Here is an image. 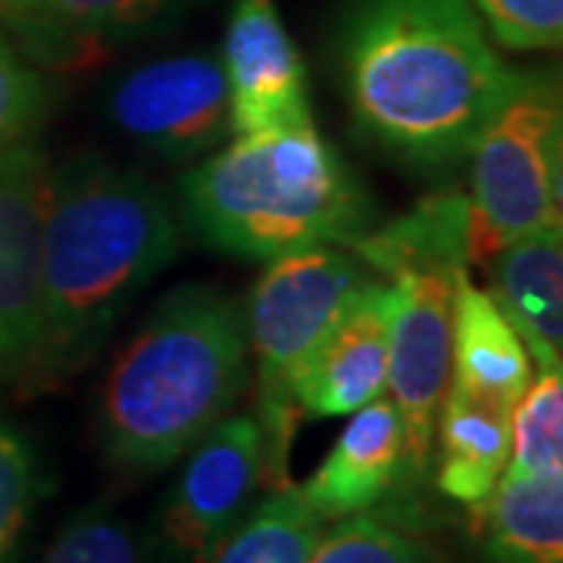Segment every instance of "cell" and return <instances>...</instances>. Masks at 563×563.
<instances>
[{
    "label": "cell",
    "mask_w": 563,
    "mask_h": 563,
    "mask_svg": "<svg viewBox=\"0 0 563 563\" xmlns=\"http://www.w3.org/2000/svg\"><path fill=\"white\" fill-rule=\"evenodd\" d=\"M476 507L485 563L563 561V476L504 473Z\"/></svg>",
    "instance_id": "cell-18"
},
{
    "label": "cell",
    "mask_w": 563,
    "mask_h": 563,
    "mask_svg": "<svg viewBox=\"0 0 563 563\" xmlns=\"http://www.w3.org/2000/svg\"><path fill=\"white\" fill-rule=\"evenodd\" d=\"M307 563H442L429 544L376 517H344L322 529Z\"/></svg>",
    "instance_id": "cell-22"
},
{
    "label": "cell",
    "mask_w": 563,
    "mask_h": 563,
    "mask_svg": "<svg viewBox=\"0 0 563 563\" xmlns=\"http://www.w3.org/2000/svg\"><path fill=\"white\" fill-rule=\"evenodd\" d=\"M107 113L125 139L166 163H198L232 135L220 57L181 54L125 73Z\"/></svg>",
    "instance_id": "cell-9"
},
{
    "label": "cell",
    "mask_w": 563,
    "mask_h": 563,
    "mask_svg": "<svg viewBox=\"0 0 563 563\" xmlns=\"http://www.w3.org/2000/svg\"><path fill=\"white\" fill-rule=\"evenodd\" d=\"M492 301L523 339L536 369L561 366L563 354V232L548 225L507 242L488 261Z\"/></svg>",
    "instance_id": "cell-15"
},
{
    "label": "cell",
    "mask_w": 563,
    "mask_h": 563,
    "mask_svg": "<svg viewBox=\"0 0 563 563\" xmlns=\"http://www.w3.org/2000/svg\"><path fill=\"white\" fill-rule=\"evenodd\" d=\"M220 63L235 139L313 125L307 66L276 0H235Z\"/></svg>",
    "instance_id": "cell-11"
},
{
    "label": "cell",
    "mask_w": 563,
    "mask_h": 563,
    "mask_svg": "<svg viewBox=\"0 0 563 563\" xmlns=\"http://www.w3.org/2000/svg\"><path fill=\"white\" fill-rule=\"evenodd\" d=\"M510 461V417L448 388L435 426L432 463L439 492L461 504L485 501Z\"/></svg>",
    "instance_id": "cell-19"
},
{
    "label": "cell",
    "mask_w": 563,
    "mask_h": 563,
    "mask_svg": "<svg viewBox=\"0 0 563 563\" xmlns=\"http://www.w3.org/2000/svg\"><path fill=\"white\" fill-rule=\"evenodd\" d=\"M47 107L51 101L41 76L0 35V157L35 141Z\"/></svg>",
    "instance_id": "cell-25"
},
{
    "label": "cell",
    "mask_w": 563,
    "mask_h": 563,
    "mask_svg": "<svg viewBox=\"0 0 563 563\" xmlns=\"http://www.w3.org/2000/svg\"><path fill=\"white\" fill-rule=\"evenodd\" d=\"M44 563H147V554L135 526L107 504H88L63 523Z\"/></svg>",
    "instance_id": "cell-23"
},
{
    "label": "cell",
    "mask_w": 563,
    "mask_h": 563,
    "mask_svg": "<svg viewBox=\"0 0 563 563\" xmlns=\"http://www.w3.org/2000/svg\"><path fill=\"white\" fill-rule=\"evenodd\" d=\"M181 461L144 544L147 563H207L242 523L263 485L261 422L229 413Z\"/></svg>",
    "instance_id": "cell-7"
},
{
    "label": "cell",
    "mask_w": 563,
    "mask_h": 563,
    "mask_svg": "<svg viewBox=\"0 0 563 563\" xmlns=\"http://www.w3.org/2000/svg\"><path fill=\"white\" fill-rule=\"evenodd\" d=\"M514 476H563V376L548 366L532 376L510 413V461Z\"/></svg>",
    "instance_id": "cell-21"
},
{
    "label": "cell",
    "mask_w": 563,
    "mask_h": 563,
    "mask_svg": "<svg viewBox=\"0 0 563 563\" xmlns=\"http://www.w3.org/2000/svg\"><path fill=\"white\" fill-rule=\"evenodd\" d=\"M322 529L298 485L269 488L207 563H307Z\"/></svg>",
    "instance_id": "cell-20"
},
{
    "label": "cell",
    "mask_w": 563,
    "mask_h": 563,
    "mask_svg": "<svg viewBox=\"0 0 563 563\" xmlns=\"http://www.w3.org/2000/svg\"><path fill=\"white\" fill-rule=\"evenodd\" d=\"M488 38L507 51H558L563 0H470Z\"/></svg>",
    "instance_id": "cell-26"
},
{
    "label": "cell",
    "mask_w": 563,
    "mask_h": 563,
    "mask_svg": "<svg viewBox=\"0 0 563 563\" xmlns=\"http://www.w3.org/2000/svg\"><path fill=\"white\" fill-rule=\"evenodd\" d=\"M247 385L242 307L203 282L166 291L103 379L98 422L107 461L129 473L169 470L235 413Z\"/></svg>",
    "instance_id": "cell-3"
},
{
    "label": "cell",
    "mask_w": 563,
    "mask_h": 563,
    "mask_svg": "<svg viewBox=\"0 0 563 563\" xmlns=\"http://www.w3.org/2000/svg\"><path fill=\"white\" fill-rule=\"evenodd\" d=\"M13 3H16V0H0V13H7V10H10Z\"/></svg>",
    "instance_id": "cell-27"
},
{
    "label": "cell",
    "mask_w": 563,
    "mask_h": 563,
    "mask_svg": "<svg viewBox=\"0 0 563 563\" xmlns=\"http://www.w3.org/2000/svg\"><path fill=\"white\" fill-rule=\"evenodd\" d=\"M373 273L347 247H310L266 263L251 291L244 325L251 347V376L257 383V422L263 429V485L285 488L291 442L301 422L295 401L298 373L322 332Z\"/></svg>",
    "instance_id": "cell-5"
},
{
    "label": "cell",
    "mask_w": 563,
    "mask_h": 563,
    "mask_svg": "<svg viewBox=\"0 0 563 563\" xmlns=\"http://www.w3.org/2000/svg\"><path fill=\"white\" fill-rule=\"evenodd\" d=\"M41 492L38 461L10 422L0 420V563H13Z\"/></svg>",
    "instance_id": "cell-24"
},
{
    "label": "cell",
    "mask_w": 563,
    "mask_h": 563,
    "mask_svg": "<svg viewBox=\"0 0 563 563\" xmlns=\"http://www.w3.org/2000/svg\"><path fill=\"white\" fill-rule=\"evenodd\" d=\"M335 54L357 132L417 169L470 157L520 79L470 0H344Z\"/></svg>",
    "instance_id": "cell-1"
},
{
    "label": "cell",
    "mask_w": 563,
    "mask_h": 563,
    "mask_svg": "<svg viewBox=\"0 0 563 563\" xmlns=\"http://www.w3.org/2000/svg\"><path fill=\"white\" fill-rule=\"evenodd\" d=\"M395 303L398 288L388 279L366 282L347 301L298 373L295 401L301 407V417H351L383 398Z\"/></svg>",
    "instance_id": "cell-12"
},
{
    "label": "cell",
    "mask_w": 563,
    "mask_h": 563,
    "mask_svg": "<svg viewBox=\"0 0 563 563\" xmlns=\"http://www.w3.org/2000/svg\"><path fill=\"white\" fill-rule=\"evenodd\" d=\"M354 257L385 279L404 273H470L473 266V207L461 191L420 201L398 220L379 222L351 247Z\"/></svg>",
    "instance_id": "cell-16"
},
{
    "label": "cell",
    "mask_w": 563,
    "mask_h": 563,
    "mask_svg": "<svg viewBox=\"0 0 563 563\" xmlns=\"http://www.w3.org/2000/svg\"><path fill=\"white\" fill-rule=\"evenodd\" d=\"M401 479L404 422L383 395L351 413L325 461L298 492L322 523H335L373 510Z\"/></svg>",
    "instance_id": "cell-13"
},
{
    "label": "cell",
    "mask_w": 563,
    "mask_h": 563,
    "mask_svg": "<svg viewBox=\"0 0 563 563\" xmlns=\"http://www.w3.org/2000/svg\"><path fill=\"white\" fill-rule=\"evenodd\" d=\"M181 3H191V0H181Z\"/></svg>",
    "instance_id": "cell-28"
},
{
    "label": "cell",
    "mask_w": 563,
    "mask_h": 563,
    "mask_svg": "<svg viewBox=\"0 0 563 563\" xmlns=\"http://www.w3.org/2000/svg\"><path fill=\"white\" fill-rule=\"evenodd\" d=\"M51 163L32 141L0 157V383H32Z\"/></svg>",
    "instance_id": "cell-10"
},
{
    "label": "cell",
    "mask_w": 563,
    "mask_h": 563,
    "mask_svg": "<svg viewBox=\"0 0 563 563\" xmlns=\"http://www.w3.org/2000/svg\"><path fill=\"white\" fill-rule=\"evenodd\" d=\"M463 273H404L395 282L391 354L385 398L404 422V479L417 483L432 470L435 426L451 388L454 288Z\"/></svg>",
    "instance_id": "cell-8"
},
{
    "label": "cell",
    "mask_w": 563,
    "mask_h": 563,
    "mask_svg": "<svg viewBox=\"0 0 563 563\" xmlns=\"http://www.w3.org/2000/svg\"><path fill=\"white\" fill-rule=\"evenodd\" d=\"M561 85L548 73H520L495 117L473 141V263L504 244L561 225Z\"/></svg>",
    "instance_id": "cell-6"
},
{
    "label": "cell",
    "mask_w": 563,
    "mask_h": 563,
    "mask_svg": "<svg viewBox=\"0 0 563 563\" xmlns=\"http://www.w3.org/2000/svg\"><path fill=\"white\" fill-rule=\"evenodd\" d=\"M536 376L523 339L492 295L463 273L454 288L451 388L463 398L510 417Z\"/></svg>",
    "instance_id": "cell-14"
},
{
    "label": "cell",
    "mask_w": 563,
    "mask_h": 563,
    "mask_svg": "<svg viewBox=\"0 0 563 563\" xmlns=\"http://www.w3.org/2000/svg\"><path fill=\"white\" fill-rule=\"evenodd\" d=\"M181 0H16L3 16L41 60H76L107 41L151 32Z\"/></svg>",
    "instance_id": "cell-17"
},
{
    "label": "cell",
    "mask_w": 563,
    "mask_h": 563,
    "mask_svg": "<svg viewBox=\"0 0 563 563\" xmlns=\"http://www.w3.org/2000/svg\"><path fill=\"white\" fill-rule=\"evenodd\" d=\"M179 247L176 207L141 173L101 154H73L51 166L32 383H57L95 361Z\"/></svg>",
    "instance_id": "cell-2"
},
{
    "label": "cell",
    "mask_w": 563,
    "mask_h": 563,
    "mask_svg": "<svg viewBox=\"0 0 563 563\" xmlns=\"http://www.w3.org/2000/svg\"><path fill=\"white\" fill-rule=\"evenodd\" d=\"M181 232L207 251L273 263L310 247H354L379 207L317 125L235 139L179 181Z\"/></svg>",
    "instance_id": "cell-4"
}]
</instances>
